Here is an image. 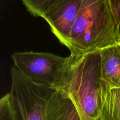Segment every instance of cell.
I'll use <instances>...</instances> for the list:
<instances>
[{
	"instance_id": "7",
	"label": "cell",
	"mask_w": 120,
	"mask_h": 120,
	"mask_svg": "<svg viewBox=\"0 0 120 120\" xmlns=\"http://www.w3.org/2000/svg\"><path fill=\"white\" fill-rule=\"evenodd\" d=\"M101 79L110 89L120 88V43L100 50Z\"/></svg>"
},
{
	"instance_id": "1",
	"label": "cell",
	"mask_w": 120,
	"mask_h": 120,
	"mask_svg": "<svg viewBox=\"0 0 120 120\" xmlns=\"http://www.w3.org/2000/svg\"><path fill=\"white\" fill-rule=\"evenodd\" d=\"M52 89L68 95L84 120L101 117L104 83L101 79L100 51L71 53Z\"/></svg>"
},
{
	"instance_id": "5",
	"label": "cell",
	"mask_w": 120,
	"mask_h": 120,
	"mask_svg": "<svg viewBox=\"0 0 120 120\" xmlns=\"http://www.w3.org/2000/svg\"><path fill=\"white\" fill-rule=\"evenodd\" d=\"M84 0H58L43 18L62 44L70 47V33Z\"/></svg>"
},
{
	"instance_id": "8",
	"label": "cell",
	"mask_w": 120,
	"mask_h": 120,
	"mask_svg": "<svg viewBox=\"0 0 120 120\" xmlns=\"http://www.w3.org/2000/svg\"><path fill=\"white\" fill-rule=\"evenodd\" d=\"M100 117L102 120H120V88L110 89L104 84Z\"/></svg>"
},
{
	"instance_id": "11",
	"label": "cell",
	"mask_w": 120,
	"mask_h": 120,
	"mask_svg": "<svg viewBox=\"0 0 120 120\" xmlns=\"http://www.w3.org/2000/svg\"><path fill=\"white\" fill-rule=\"evenodd\" d=\"M120 39V0H109Z\"/></svg>"
},
{
	"instance_id": "6",
	"label": "cell",
	"mask_w": 120,
	"mask_h": 120,
	"mask_svg": "<svg viewBox=\"0 0 120 120\" xmlns=\"http://www.w3.org/2000/svg\"><path fill=\"white\" fill-rule=\"evenodd\" d=\"M44 120H84L67 94L55 90L46 104Z\"/></svg>"
},
{
	"instance_id": "12",
	"label": "cell",
	"mask_w": 120,
	"mask_h": 120,
	"mask_svg": "<svg viewBox=\"0 0 120 120\" xmlns=\"http://www.w3.org/2000/svg\"><path fill=\"white\" fill-rule=\"evenodd\" d=\"M96 120H102V119H101V117H100V118H97V119Z\"/></svg>"
},
{
	"instance_id": "4",
	"label": "cell",
	"mask_w": 120,
	"mask_h": 120,
	"mask_svg": "<svg viewBox=\"0 0 120 120\" xmlns=\"http://www.w3.org/2000/svg\"><path fill=\"white\" fill-rule=\"evenodd\" d=\"M14 66L39 85L52 88L61 75L66 57L48 52H17L11 55Z\"/></svg>"
},
{
	"instance_id": "3",
	"label": "cell",
	"mask_w": 120,
	"mask_h": 120,
	"mask_svg": "<svg viewBox=\"0 0 120 120\" xmlns=\"http://www.w3.org/2000/svg\"><path fill=\"white\" fill-rule=\"evenodd\" d=\"M55 91L34 83L19 72L12 75L9 93L19 120H44L46 104Z\"/></svg>"
},
{
	"instance_id": "9",
	"label": "cell",
	"mask_w": 120,
	"mask_h": 120,
	"mask_svg": "<svg viewBox=\"0 0 120 120\" xmlns=\"http://www.w3.org/2000/svg\"><path fill=\"white\" fill-rule=\"evenodd\" d=\"M58 0H21L27 11L34 16H44Z\"/></svg>"
},
{
	"instance_id": "10",
	"label": "cell",
	"mask_w": 120,
	"mask_h": 120,
	"mask_svg": "<svg viewBox=\"0 0 120 120\" xmlns=\"http://www.w3.org/2000/svg\"><path fill=\"white\" fill-rule=\"evenodd\" d=\"M0 120H19L16 107L9 93L0 100Z\"/></svg>"
},
{
	"instance_id": "2",
	"label": "cell",
	"mask_w": 120,
	"mask_h": 120,
	"mask_svg": "<svg viewBox=\"0 0 120 120\" xmlns=\"http://www.w3.org/2000/svg\"><path fill=\"white\" fill-rule=\"evenodd\" d=\"M71 53L100 51L120 43L109 0H84L70 33Z\"/></svg>"
}]
</instances>
